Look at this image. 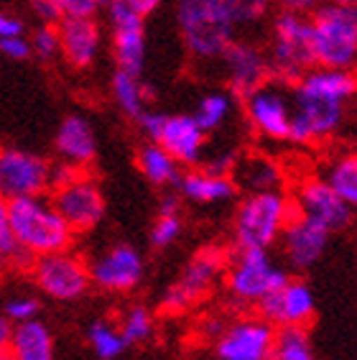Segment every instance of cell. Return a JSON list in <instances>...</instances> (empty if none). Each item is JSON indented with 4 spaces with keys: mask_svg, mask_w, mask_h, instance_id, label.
<instances>
[{
    "mask_svg": "<svg viewBox=\"0 0 357 360\" xmlns=\"http://www.w3.org/2000/svg\"><path fill=\"white\" fill-rule=\"evenodd\" d=\"M357 95V72L314 67L291 84V143H316L335 136L344 123L347 105Z\"/></svg>",
    "mask_w": 357,
    "mask_h": 360,
    "instance_id": "6da1fadb",
    "label": "cell"
},
{
    "mask_svg": "<svg viewBox=\"0 0 357 360\" xmlns=\"http://www.w3.org/2000/svg\"><path fill=\"white\" fill-rule=\"evenodd\" d=\"M8 215H11V230H13L15 243L34 258L48 256L69 250L74 233L64 217L56 212L51 202L39 197H18L8 202Z\"/></svg>",
    "mask_w": 357,
    "mask_h": 360,
    "instance_id": "7a4b0ae2",
    "label": "cell"
},
{
    "mask_svg": "<svg viewBox=\"0 0 357 360\" xmlns=\"http://www.w3.org/2000/svg\"><path fill=\"white\" fill-rule=\"evenodd\" d=\"M176 26L186 51L197 62H220L238 36V28L217 0H178Z\"/></svg>",
    "mask_w": 357,
    "mask_h": 360,
    "instance_id": "3957f363",
    "label": "cell"
},
{
    "mask_svg": "<svg viewBox=\"0 0 357 360\" xmlns=\"http://www.w3.org/2000/svg\"><path fill=\"white\" fill-rule=\"evenodd\" d=\"M311 41L316 67L357 70V6L322 3L311 13Z\"/></svg>",
    "mask_w": 357,
    "mask_h": 360,
    "instance_id": "277c9868",
    "label": "cell"
},
{
    "mask_svg": "<svg viewBox=\"0 0 357 360\" xmlns=\"http://www.w3.org/2000/svg\"><path fill=\"white\" fill-rule=\"evenodd\" d=\"M296 215L294 200L281 189L273 192H250L238 205L233 217L235 248H271L281 238L286 222Z\"/></svg>",
    "mask_w": 357,
    "mask_h": 360,
    "instance_id": "5b68a950",
    "label": "cell"
},
{
    "mask_svg": "<svg viewBox=\"0 0 357 360\" xmlns=\"http://www.w3.org/2000/svg\"><path fill=\"white\" fill-rule=\"evenodd\" d=\"M268 70L278 84H294L316 67L309 15L278 13L266 49Z\"/></svg>",
    "mask_w": 357,
    "mask_h": 360,
    "instance_id": "8992f818",
    "label": "cell"
},
{
    "mask_svg": "<svg viewBox=\"0 0 357 360\" xmlns=\"http://www.w3.org/2000/svg\"><path fill=\"white\" fill-rule=\"evenodd\" d=\"M289 281L286 269L275 266L266 248H238L227 261L225 286L238 304L258 307L271 291Z\"/></svg>",
    "mask_w": 357,
    "mask_h": 360,
    "instance_id": "52a82bcc",
    "label": "cell"
},
{
    "mask_svg": "<svg viewBox=\"0 0 357 360\" xmlns=\"http://www.w3.org/2000/svg\"><path fill=\"white\" fill-rule=\"evenodd\" d=\"M31 276H34V284L48 299H56V302H74V299L84 297L92 286L89 266L84 264V258H79L72 250H59V253L34 258Z\"/></svg>",
    "mask_w": 357,
    "mask_h": 360,
    "instance_id": "ba28073f",
    "label": "cell"
},
{
    "mask_svg": "<svg viewBox=\"0 0 357 360\" xmlns=\"http://www.w3.org/2000/svg\"><path fill=\"white\" fill-rule=\"evenodd\" d=\"M225 269H227V256L220 248H202L200 253H194L189 258V264L181 271V276L166 289L164 299H161V307L171 314L186 312L189 307L197 304L207 291L220 281Z\"/></svg>",
    "mask_w": 357,
    "mask_h": 360,
    "instance_id": "9c48e42d",
    "label": "cell"
},
{
    "mask_svg": "<svg viewBox=\"0 0 357 360\" xmlns=\"http://www.w3.org/2000/svg\"><path fill=\"white\" fill-rule=\"evenodd\" d=\"M273 345L275 327L258 314L227 322L212 340V353L217 360H271Z\"/></svg>",
    "mask_w": 357,
    "mask_h": 360,
    "instance_id": "30bf717a",
    "label": "cell"
},
{
    "mask_svg": "<svg viewBox=\"0 0 357 360\" xmlns=\"http://www.w3.org/2000/svg\"><path fill=\"white\" fill-rule=\"evenodd\" d=\"M245 118L255 136L268 141H289L291 131V92H286L278 82H263L250 95L242 97Z\"/></svg>",
    "mask_w": 357,
    "mask_h": 360,
    "instance_id": "8fae6325",
    "label": "cell"
},
{
    "mask_svg": "<svg viewBox=\"0 0 357 360\" xmlns=\"http://www.w3.org/2000/svg\"><path fill=\"white\" fill-rule=\"evenodd\" d=\"M51 187V164L23 148H0V197H39Z\"/></svg>",
    "mask_w": 357,
    "mask_h": 360,
    "instance_id": "7c38bea8",
    "label": "cell"
},
{
    "mask_svg": "<svg viewBox=\"0 0 357 360\" xmlns=\"http://www.w3.org/2000/svg\"><path fill=\"white\" fill-rule=\"evenodd\" d=\"M51 205L56 212L64 217L72 233H87L95 230L105 217V194L92 176L79 174L72 181H67L64 187L54 189V200Z\"/></svg>",
    "mask_w": 357,
    "mask_h": 360,
    "instance_id": "4fadbf2b",
    "label": "cell"
},
{
    "mask_svg": "<svg viewBox=\"0 0 357 360\" xmlns=\"http://www.w3.org/2000/svg\"><path fill=\"white\" fill-rule=\"evenodd\" d=\"M105 8H108V21L112 31V54H115L117 70L141 77L145 64L143 18L125 0H110Z\"/></svg>",
    "mask_w": 357,
    "mask_h": 360,
    "instance_id": "5bb4252c",
    "label": "cell"
},
{
    "mask_svg": "<svg viewBox=\"0 0 357 360\" xmlns=\"http://www.w3.org/2000/svg\"><path fill=\"white\" fill-rule=\"evenodd\" d=\"M145 266L143 256L138 253L128 243H117L112 248L89 264V276L97 289L110 291V294H125L133 291L141 281H143Z\"/></svg>",
    "mask_w": 357,
    "mask_h": 360,
    "instance_id": "9a60e30c",
    "label": "cell"
},
{
    "mask_svg": "<svg viewBox=\"0 0 357 360\" xmlns=\"http://www.w3.org/2000/svg\"><path fill=\"white\" fill-rule=\"evenodd\" d=\"M294 207L299 215L311 217L330 233L347 228L352 220V210L344 205L342 197L330 187V181L324 176H309L296 187Z\"/></svg>",
    "mask_w": 357,
    "mask_h": 360,
    "instance_id": "2e32d148",
    "label": "cell"
},
{
    "mask_svg": "<svg viewBox=\"0 0 357 360\" xmlns=\"http://www.w3.org/2000/svg\"><path fill=\"white\" fill-rule=\"evenodd\" d=\"M258 312L263 319H268L275 330L281 327H306L316 312V299L309 284L299 278H289L281 289L271 291L261 304Z\"/></svg>",
    "mask_w": 357,
    "mask_h": 360,
    "instance_id": "e0dca14e",
    "label": "cell"
},
{
    "mask_svg": "<svg viewBox=\"0 0 357 360\" xmlns=\"http://www.w3.org/2000/svg\"><path fill=\"white\" fill-rule=\"evenodd\" d=\"M222 72H225L227 87L233 97H245L261 87L263 82L271 79V70H268V56L266 49H261L253 41H238L235 39L227 51L222 54Z\"/></svg>",
    "mask_w": 357,
    "mask_h": 360,
    "instance_id": "ac0fdd59",
    "label": "cell"
},
{
    "mask_svg": "<svg viewBox=\"0 0 357 360\" xmlns=\"http://www.w3.org/2000/svg\"><path fill=\"white\" fill-rule=\"evenodd\" d=\"M330 230L319 225L316 220L311 217H304L296 212L289 222H286V228L281 233V250H283V258L289 261L291 269H311V266L324 256V250H327V243H330Z\"/></svg>",
    "mask_w": 357,
    "mask_h": 360,
    "instance_id": "d6986e66",
    "label": "cell"
},
{
    "mask_svg": "<svg viewBox=\"0 0 357 360\" xmlns=\"http://www.w3.org/2000/svg\"><path fill=\"white\" fill-rule=\"evenodd\" d=\"M205 139L207 133L192 115H164V123L158 128L153 143L164 146L176 159L178 167H194L205 159Z\"/></svg>",
    "mask_w": 357,
    "mask_h": 360,
    "instance_id": "ffe728a7",
    "label": "cell"
},
{
    "mask_svg": "<svg viewBox=\"0 0 357 360\" xmlns=\"http://www.w3.org/2000/svg\"><path fill=\"white\" fill-rule=\"evenodd\" d=\"M59 31V49L69 67L87 70L92 67L103 46V31L95 18H62L56 23Z\"/></svg>",
    "mask_w": 357,
    "mask_h": 360,
    "instance_id": "44dd1931",
    "label": "cell"
},
{
    "mask_svg": "<svg viewBox=\"0 0 357 360\" xmlns=\"http://www.w3.org/2000/svg\"><path fill=\"white\" fill-rule=\"evenodd\" d=\"M54 146L62 161L87 169L97 156V136L95 128L84 115H67L56 131Z\"/></svg>",
    "mask_w": 357,
    "mask_h": 360,
    "instance_id": "7402d4cb",
    "label": "cell"
},
{
    "mask_svg": "<svg viewBox=\"0 0 357 360\" xmlns=\"http://www.w3.org/2000/svg\"><path fill=\"white\" fill-rule=\"evenodd\" d=\"M176 187L194 205H225L238 194V184L230 174H214L209 169H192L181 174Z\"/></svg>",
    "mask_w": 357,
    "mask_h": 360,
    "instance_id": "603a6c76",
    "label": "cell"
},
{
    "mask_svg": "<svg viewBox=\"0 0 357 360\" xmlns=\"http://www.w3.org/2000/svg\"><path fill=\"white\" fill-rule=\"evenodd\" d=\"M8 350L18 360H56L54 335L39 319H28L21 325H13Z\"/></svg>",
    "mask_w": 357,
    "mask_h": 360,
    "instance_id": "cb8c5ba5",
    "label": "cell"
},
{
    "mask_svg": "<svg viewBox=\"0 0 357 360\" xmlns=\"http://www.w3.org/2000/svg\"><path fill=\"white\" fill-rule=\"evenodd\" d=\"M233 181L240 189L250 192H273L281 189L283 184V172L273 159L268 156H247V159H238L233 169Z\"/></svg>",
    "mask_w": 357,
    "mask_h": 360,
    "instance_id": "d4e9b609",
    "label": "cell"
},
{
    "mask_svg": "<svg viewBox=\"0 0 357 360\" xmlns=\"http://www.w3.org/2000/svg\"><path fill=\"white\" fill-rule=\"evenodd\" d=\"M136 161L141 174L151 181L153 187H174L181 179V169H178L176 159L166 151L164 146L153 143V141H148V143L138 148Z\"/></svg>",
    "mask_w": 357,
    "mask_h": 360,
    "instance_id": "484cf974",
    "label": "cell"
},
{
    "mask_svg": "<svg viewBox=\"0 0 357 360\" xmlns=\"http://www.w3.org/2000/svg\"><path fill=\"white\" fill-rule=\"evenodd\" d=\"M112 100L120 110L128 115V118L138 120L148 108V100H151V90L141 82V77L131 75V72L117 70L112 75Z\"/></svg>",
    "mask_w": 357,
    "mask_h": 360,
    "instance_id": "4316f807",
    "label": "cell"
},
{
    "mask_svg": "<svg viewBox=\"0 0 357 360\" xmlns=\"http://www.w3.org/2000/svg\"><path fill=\"white\" fill-rule=\"evenodd\" d=\"M233 108H235V97L225 90H212V92H205L200 97V103H197V110L192 112V118L197 120L205 133H214L220 131L222 125L230 120L233 115Z\"/></svg>",
    "mask_w": 357,
    "mask_h": 360,
    "instance_id": "83f0119b",
    "label": "cell"
},
{
    "mask_svg": "<svg viewBox=\"0 0 357 360\" xmlns=\"http://www.w3.org/2000/svg\"><path fill=\"white\" fill-rule=\"evenodd\" d=\"M324 179L330 181V187L342 197L347 207L357 210V151L339 153L327 167Z\"/></svg>",
    "mask_w": 357,
    "mask_h": 360,
    "instance_id": "f1b7e54d",
    "label": "cell"
},
{
    "mask_svg": "<svg viewBox=\"0 0 357 360\" xmlns=\"http://www.w3.org/2000/svg\"><path fill=\"white\" fill-rule=\"evenodd\" d=\"M181 230H184V225H181L178 200L169 194V197H164V202H161L156 222H153V228H151V245L158 250L171 248L174 243L178 240V236H181Z\"/></svg>",
    "mask_w": 357,
    "mask_h": 360,
    "instance_id": "f546056e",
    "label": "cell"
},
{
    "mask_svg": "<svg viewBox=\"0 0 357 360\" xmlns=\"http://www.w3.org/2000/svg\"><path fill=\"white\" fill-rule=\"evenodd\" d=\"M87 340H89L92 353H95L100 360L120 358V355L125 353V347H128V342H125V338L120 335V330H117L112 322H108V319H97V322H92L87 330Z\"/></svg>",
    "mask_w": 357,
    "mask_h": 360,
    "instance_id": "4dcf8cb0",
    "label": "cell"
},
{
    "mask_svg": "<svg viewBox=\"0 0 357 360\" xmlns=\"http://www.w3.org/2000/svg\"><path fill=\"white\" fill-rule=\"evenodd\" d=\"M271 360H316L306 327H281V330H275V345Z\"/></svg>",
    "mask_w": 357,
    "mask_h": 360,
    "instance_id": "1f68e13d",
    "label": "cell"
},
{
    "mask_svg": "<svg viewBox=\"0 0 357 360\" xmlns=\"http://www.w3.org/2000/svg\"><path fill=\"white\" fill-rule=\"evenodd\" d=\"M34 264V256L15 243L13 230H11V215H8V200L0 197V271L23 269Z\"/></svg>",
    "mask_w": 357,
    "mask_h": 360,
    "instance_id": "d6a6232c",
    "label": "cell"
},
{
    "mask_svg": "<svg viewBox=\"0 0 357 360\" xmlns=\"http://www.w3.org/2000/svg\"><path fill=\"white\" fill-rule=\"evenodd\" d=\"M217 6L227 13V18L233 21V26L240 28L258 26L271 11V0H217Z\"/></svg>",
    "mask_w": 357,
    "mask_h": 360,
    "instance_id": "836d02e7",
    "label": "cell"
},
{
    "mask_svg": "<svg viewBox=\"0 0 357 360\" xmlns=\"http://www.w3.org/2000/svg\"><path fill=\"white\" fill-rule=\"evenodd\" d=\"M117 330L125 338L128 345H141L145 340H151L153 335V314L145 309L143 304H133L131 309H125Z\"/></svg>",
    "mask_w": 357,
    "mask_h": 360,
    "instance_id": "e575fe53",
    "label": "cell"
},
{
    "mask_svg": "<svg viewBox=\"0 0 357 360\" xmlns=\"http://www.w3.org/2000/svg\"><path fill=\"white\" fill-rule=\"evenodd\" d=\"M31 54H36L44 62L54 59L56 54H62V49H59V31H56L54 23H44L41 28H36L34 39H31Z\"/></svg>",
    "mask_w": 357,
    "mask_h": 360,
    "instance_id": "d590c367",
    "label": "cell"
},
{
    "mask_svg": "<svg viewBox=\"0 0 357 360\" xmlns=\"http://www.w3.org/2000/svg\"><path fill=\"white\" fill-rule=\"evenodd\" d=\"M36 314H39V302L34 297H11L6 302V317L15 325L36 319Z\"/></svg>",
    "mask_w": 357,
    "mask_h": 360,
    "instance_id": "8d00e7d4",
    "label": "cell"
},
{
    "mask_svg": "<svg viewBox=\"0 0 357 360\" xmlns=\"http://www.w3.org/2000/svg\"><path fill=\"white\" fill-rule=\"evenodd\" d=\"M64 18H95L100 11L97 0H59Z\"/></svg>",
    "mask_w": 357,
    "mask_h": 360,
    "instance_id": "74e56055",
    "label": "cell"
},
{
    "mask_svg": "<svg viewBox=\"0 0 357 360\" xmlns=\"http://www.w3.org/2000/svg\"><path fill=\"white\" fill-rule=\"evenodd\" d=\"M0 51L8 56V59H28L31 56V41L23 39V36H13V39H0Z\"/></svg>",
    "mask_w": 357,
    "mask_h": 360,
    "instance_id": "f35d334b",
    "label": "cell"
},
{
    "mask_svg": "<svg viewBox=\"0 0 357 360\" xmlns=\"http://www.w3.org/2000/svg\"><path fill=\"white\" fill-rule=\"evenodd\" d=\"M281 13H299V15H311L316 8L322 6L324 0H271Z\"/></svg>",
    "mask_w": 357,
    "mask_h": 360,
    "instance_id": "ab89813d",
    "label": "cell"
},
{
    "mask_svg": "<svg viewBox=\"0 0 357 360\" xmlns=\"http://www.w3.org/2000/svg\"><path fill=\"white\" fill-rule=\"evenodd\" d=\"M31 8H34V13L46 23H59L64 18L62 15V6H59V0H28Z\"/></svg>",
    "mask_w": 357,
    "mask_h": 360,
    "instance_id": "60d3db41",
    "label": "cell"
},
{
    "mask_svg": "<svg viewBox=\"0 0 357 360\" xmlns=\"http://www.w3.org/2000/svg\"><path fill=\"white\" fill-rule=\"evenodd\" d=\"M164 115L166 112H153V110H145L141 118L136 120L138 123V128L143 131V136L148 141H156V136H158V128H161V123H164Z\"/></svg>",
    "mask_w": 357,
    "mask_h": 360,
    "instance_id": "b9f144b4",
    "label": "cell"
},
{
    "mask_svg": "<svg viewBox=\"0 0 357 360\" xmlns=\"http://www.w3.org/2000/svg\"><path fill=\"white\" fill-rule=\"evenodd\" d=\"M13 36H23V21L18 15L0 11V39H13Z\"/></svg>",
    "mask_w": 357,
    "mask_h": 360,
    "instance_id": "7bdbcfd3",
    "label": "cell"
},
{
    "mask_svg": "<svg viewBox=\"0 0 357 360\" xmlns=\"http://www.w3.org/2000/svg\"><path fill=\"white\" fill-rule=\"evenodd\" d=\"M225 325H227V322L222 317H207V319H202L200 330H202V335H205V338L212 342V340L217 338L222 330H225Z\"/></svg>",
    "mask_w": 357,
    "mask_h": 360,
    "instance_id": "ee69618b",
    "label": "cell"
},
{
    "mask_svg": "<svg viewBox=\"0 0 357 360\" xmlns=\"http://www.w3.org/2000/svg\"><path fill=\"white\" fill-rule=\"evenodd\" d=\"M125 3H128L141 18H145V15H151L153 11H158V6H161L164 0H125Z\"/></svg>",
    "mask_w": 357,
    "mask_h": 360,
    "instance_id": "f6af8a7d",
    "label": "cell"
},
{
    "mask_svg": "<svg viewBox=\"0 0 357 360\" xmlns=\"http://www.w3.org/2000/svg\"><path fill=\"white\" fill-rule=\"evenodd\" d=\"M11 335H13V325L6 314H0V350H6L11 345Z\"/></svg>",
    "mask_w": 357,
    "mask_h": 360,
    "instance_id": "bcb514c9",
    "label": "cell"
},
{
    "mask_svg": "<svg viewBox=\"0 0 357 360\" xmlns=\"http://www.w3.org/2000/svg\"><path fill=\"white\" fill-rule=\"evenodd\" d=\"M0 360H18V358H15V355L6 347V350H0Z\"/></svg>",
    "mask_w": 357,
    "mask_h": 360,
    "instance_id": "7dc6e473",
    "label": "cell"
},
{
    "mask_svg": "<svg viewBox=\"0 0 357 360\" xmlns=\"http://www.w3.org/2000/svg\"><path fill=\"white\" fill-rule=\"evenodd\" d=\"M324 3H352V0H324Z\"/></svg>",
    "mask_w": 357,
    "mask_h": 360,
    "instance_id": "c3c4849f",
    "label": "cell"
},
{
    "mask_svg": "<svg viewBox=\"0 0 357 360\" xmlns=\"http://www.w3.org/2000/svg\"><path fill=\"white\" fill-rule=\"evenodd\" d=\"M97 3H100V8H103V6H108V3H110V0H97Z\"/></svg>",
    "mask_w": 357,
    "mask_h": 360,
    "instance_id": "681fc988",
    "label": "cell"
},
{
    "mask_svg": "<svg viewBox=\"0 0 357 360\" xmlns=\"http://www.w3.org/2000/svg\"><path fill=\"white\" fill-rule=\"evenodd\" d=\"M352 6H357V0H352Z\"/></svg>",
    "mask_w": 357,
    "mask_h": 360,
    "instance_id": "f907efd6",
    "label": "cell"
}]
</instances>
